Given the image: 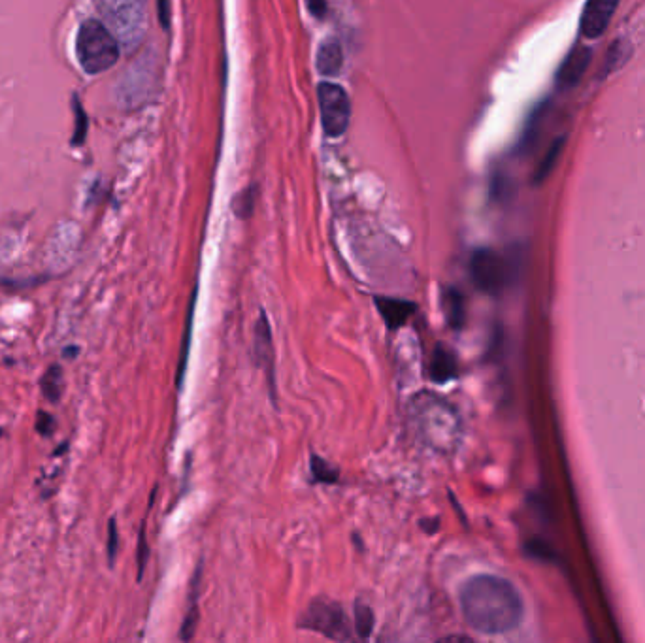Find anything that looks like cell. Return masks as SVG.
Wrapping results in <instances>:
<instances>
[{
	"label": "cell",
	"mask_w": 645,
	"mask_h": 643,
	"mask_svg": "<svg viewBox=\"0 0 645 643\" xmlns=\"http://www.w3.org/2000/svg\"><path fill=\"white\" fill-rule=\"evenodd\" d=\"M110 31L119 44H136L146 31V6L140 2H110L102 6Z\"/></svg>",
	"instance_id": "cell-4"
},
{
	"label": "cell",
	"mask_w": 645,
	"mask_h": 643,
	"mask_svg": "<svg viewBox=\"0 0 645 643\" xmlns=\"http://www.w3.org/2000/svg\"><path fill=\"white\" fill-rule=\"evenodd\" d=\"M255 353L259 363L266 364L268 368H272V359H274V347H272V332H270V325L265 314H261L259 321H257V329H255Z\"/></svg>",
	"instance_id": "cell-11"
},
{
	"label": "cell",
	"mask_w": 645,
	"mask_h": 643,
	"mask_svg": "<svg viewBox=\"0 0 645 643\" xmlns=\"http://www.w3.org/2000/svg\"><path fill=\"white\" fill-rule=\"evenodd\" d=\"M561 144H563V140H561V142H559L557 146H553V148L549 149V153H547L546 159H544V163H542V166H540V174H538V180H540V178H544L547 172L551 170V165H553V161H555V157L559 155V149H561Z\"/></svg>",
	"instance_id": "cell-15"
},
{
	"label": "cell",
	"mask_w": 645,
	"mask_h": 643,
	"mask_svg": "<svg viewBox=\"0 0 645 643\" xmlns=\"http://www.w3.org/2000/svg\"><path fill=\"white\" fill-rule=\"evenodd\" d=\"M442 308H444L447 323L453 329H461L464 319V304L461 293L455 291V289H446L444 295H442Z\"/></svg>",
	"instance_id": "cell-12"
},
{
	"label": "cell",
	"mask_w": 645,
	"mask_h": 643,
	"mask_svg": "<svg viewBox=\"0 0 645 643\" xmlns=\"http://www.w3.org/2000/svg\"><path fill=\"white\" fill-rule=\"evenodd\" d=\"M438 643H474L468 636H447Z\"/></svg>",
	"instance_id": "cell-20"
},
{
	"label": "cell",
	"mask_w": 645,
	"mask_h": 643,
	"mask_svg": "<svg viewBox=\"0 0 645 643\" xmlns=\"http://www.w3.org/2000/svg\"><path fill=\"white\" fill-rule=\"evenodd\" d=\"M317 100L323 131L329 138H340L348 131L351 119V100L346 89L338 83L321 82L317 85Z\"/></svg>",
	"instance_id": "cell-3"
},
{
	"label": "cell",
	"mask_w": 645,
	"mask_h": 643,
	"mask_svg": "<svg viewBox=\"0 0 645 643\" xmlns=\"http://www.w3.org/2000/svg\"><path fill=\"white\" fill-rule=\"evenodd\" d=\"M51 425H53V419H51L48 413H40L38 417V430L44 432V434H50Z\"/></svg>",
	"instance_id": "cell-18"
},
{
	"label": "cell",
	"mask_w": 645,
	"mask_h": 643,
	"mask_svg": "<svg viewBox=\"0 0 645 643\" xmlns=\"http://www.w3.org/2000/svg\"><path fill=\"white\" fill-rule=\"evenodd\" d=\"M593 51L587 46H576L574 50L566 55L563 65L557 72V80L563 87H574L583 78L587 66L591 63Z\"/></svg>",
	"instance_id": "cell-8"
},
{
	"label": "cell",
	"mask_w": 645,
	"mask_h": 643,
	"mask_svg": "<svg viewBox=\"0 0 645 643\" xmlns=\"http://www.w3.org/2000/svg\"><path fill=\"white\" fill-rule=\"evenodd\" d=\"M376 308L389 330L402 329L415 312L414 302L400 298L376 297Z\"/></svg>",
	"instance_id": "cell-7"
},
{
	"label": "cell",
	"mask_w": 645,
	"mask_h": 643,
	"mask_svg": "<svg viewBox=\"0 0 645 643\" xmlns=\"http://www.w3.org/2000/svg\"><path fill=\"white\" fill-rule=\"evenodd\" d=\"M612 50L617 51V59H621V55H619V51L623 50V46H621L619 42H615V44H613ZM613 61H615V59H613V57H610V55H608V70H612Z\"/></svg>",
	"instance_id": "cell-21"
},
{
	"label": "cell",
	"mask_w": 645,
	"mask_h": 643,
	"mask_svg": "<svg viewBox=\"0 0 645 643\" xmlns=\"http://www.w3.org/2000/svg\"><path fill=\"white\" fill-rule=\"evenodd\" d=\"M308 10L312 12V16L325 17L327 16V4L325 2H308Z\"/></svg>",
	"instance_id": "cell-17"
},
{
	"label": "cell",
	"mask_w": 645,
	"mask_h": 643,
	"mask_svg": "<svg viewBox=\"0 0 645 643\" xmlns=\"http://www.w3.org/2000/svg\"><path fill=\"white\" fill-rule=\"evenodd\" d=\"M76 112H78V129L74 132V144H82L83 138H85V131H87V123H85V112L82 110L80 104H76Z\"/></svg>",
	"instance_id": "cell-14"
},
{
	"label": "cell",
	"mask_w": 645,
	"mask_h": 643,
	"mask_svg": "<svg viewBox=\"0 0 645 643\" xmlns=\"http://www.w3.org/2000/svg\"><path fill=\"white\" fill-rule=\"evenodd\" d=\"M157 10H159V17H161L163 27L168 29V25H170V4L168 2H159Z\"/></svg>",
	"instance_id": "cell-16"
},
{
	"label": "cell",
	"mask_w": 645,
	"mask_h": 643,
	"mask_svg": "<svg viewBox=\"0 0 645 643\" xmlns=\"http://www.w3.org/2000/svg\"><path fill=\"white\" fill-rule=\"evenodd\" d=\"M315 66H317V72L325 78H334L340 74L344 66V51L338 40L327 38L325 42H321L315 55Z\"/></svg>",
	"instance_id": "cell-9"
},
{
	"label": "cell",
	"mask_w": 645,
	"mask_h": 643,
	"mask_svg": "<svg viewBox=\"0 0 645 643\" xmlns=\"http://www.w3.org/2000/svg\"><path fill=\"white\" fill-rule=\"evenodd\" d=\"M42 391L50 402H57L61 398L63 391V372L59 366H51L50 370L44 374L42 380Z\"/></svg>",
	"instance_id": "cell-13"
},
{
	"label": "cell",
	"mask_w": 645,
	"mask_h": 643,
	"mask_svg": "<svg viewBox=\"0 0 645 643\" xmlns=\"http://www.w3.org/2000/svg\"><path fill=\"white\" fill-rule=\"evenodd\" d=\"M617 10V2L613 0H591L585 4L581 19H579V29L581 34L589 40H596L602 34L606 33L608 25L612 23L613 14Z\"/></svg>",
	"instance_id": "cell-6"
},
{
	"label": "cell",
	"mask_w": 645,
	"mask_h": 643,
	"mask_svg": "<svg viewBox=\"0 0 645 643\" xmlns=\"http://www.w3.org/2000/svg\"><path fill=\"white\" fill-rule=\"evenodd\" d=\"M119 42L100 19H85L76 34V57L85 74L97 76L119 61Z\"/></svg>",
	"instance_id": "cell-2"
},
{
	"label": "cell",
	"mask_w": 645,
	"mask_h": 643,
	"mask_svg": "<svg viewBox=\"0 0 645 643\" xmlns=\"http://www.w3.org/2000/svg\"><path fill=\"white\" fill-rule=\"evenodd\" d=\"M116 540V523H110V557H112V559H114V555H116Z\"/></svg>",
	"instance_id": "cell-19"
},
{
	"label": "cell",
	"mask_w": 645,
	"mask_h": 643,
	"mask_svg": "<svg viewBox=\"0 0 645 643\" xmlns=\"http://www.w3.org/2000/svg\"><path fill=\"white\" fill-rule=\"evenodd\" d=\"M430 380L447 383L457 376V359L446 346H436L429 364Z\"/></svg>",
	"instance_id": "cell-10"
},
{
	"label": "cell",
	"mask_w": 645,
	"mask_h": 643,
	"mask_svg": "<svg viewBox=\"0 0 645 643\" xmlns=\"http://www.w3.org/2000/svg\"><path fill=\"white\" fill-rule=\"evenodd\" d=\"M461 606L470 627L483 634H502L523 619L521 594L510 581L497 576H476L461 589Z\"/></svg>",
	"instance_id": "cell-1"
},
{
	"label": "cell",
	"mask_w": 645,
	"mask_h": 643,
	"mask_svg": "<svg viewBox=\"0 0 645 643\" xmlns=\"http://www.w3.org/2000/svg\"><path fill=\"white\" fill-rule=\"evenodd\" d=\"M472 280L485 293H497L506 281V266L493 249H476L470 259Z\"/></svg>",
	"instance_id": "cell-5"
}]
</instances>
